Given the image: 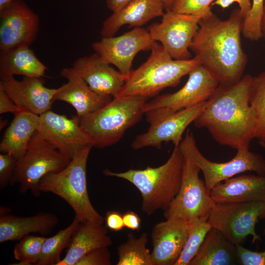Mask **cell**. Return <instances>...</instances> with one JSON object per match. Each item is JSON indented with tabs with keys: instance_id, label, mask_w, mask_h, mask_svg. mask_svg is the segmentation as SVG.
I'll list each match as a JSON object with an SVG mask.
<instances>
[{
	"instance_id": "obj_6",
	"label": "cell",
	"mask_w": 265,
	"mask_h": 265,
	"mask_svg": "<svg viewBox=\"0 0 265 265\" xmlns=\"http://www.w3.org/2000/svg\"><path fill=\"white\" fill-rule=\"evenodd\" d=\"M92 145L78 153L62 170L49 173L40 180L41 192L53 193L71 207L80 222L103 224L104 218L93 206L88 193L86 165Z\"/></svg>"
},
{
	"instance_id": "obj_37",
	"label": "cell",
	"mask_w": 265,
	"mask_h": 265,
	"mask_svg": "<svg viewBox=\"0 0 265 265\" xmlns=\"http://www.w3.org/2000/svg\"><path fill=\"white\" fill-rule=\"evenodd\" d=\"M111 256L108 247L96 249L86 254L76 265H110Z\"/></svg>"
},
{
	"instance_id": "obj_26",
	"label": "cell",
	"mask_w": 265,
	"mask_h": 265,
	"mask_svg": "<svg viewBox=\"0 0 265 265\" xmlns=\"http://www.w3.org/2000/svg\"><path fill=\"white\" fill-rule=\"evenodd\" d=\"M48 68L29 46H21L0 52V77L14 75L43 77Z\"/></svg>"
},
{
	"instance_id": "obj_10",
	"label": "cell",
	"mask_w": 265,
	"mask_h": 265,
	"mask_svg": "<svg viewBox=\"0 0 265 265\" xmlns=\"http://www.w3.org/2000/svg\"><path fill=\"white\" fill-rule=\"evenodd\" d=\"M265 203L262 202L216 203L212 209L208 221L234 244H241L248 236L252 242L260 240L256 225L265 218Z\"/></svg>"
},
{
	"instance_id": "obj_25",
	"label": "cell",
	"mask_w": 265,
	"mask_h": 265,
	"mask_svg": "<svg viewBox=\"0 0 265 265\" xmlns=\"http://www.w3.org/2000/svg\"><path fill=\"white\" fill-rule=\"evenodd\" d=\"M39 115L27 110L14 114L0 143V151L8 153L17 160L25 153L29 141L37 130Z\"/></svg>"
},
{
	"instance_id": "obj_29",
	"label": "cell",
	"mask_w": 265,
	"mask_h": 265,
	"mask_svg": "<svg viewBox=\"0 0 265 265\" xmlns=\"http://www.w3.org/2000/svg\"><path fill=\"white\" fill-rule=\"evenodd\" d=\"M80 222L75 217L72 223L66 228L60 230L53 237L46 238L36 265H56L61 260L62 251L68 247L72 235Z\"/></svg>"
},
{
	"instance_id": "obj_14",
	"label": "cell",
	"mask_w": 265,
	"mask_h": 265,
	"mask_svg": "<svg viewBox=\"0 0 265 265\" xmlns=\"http://www.w3.org/2000/svg\"><path fill=\"white\" fill-rule=\"evenodd\" d=\"M39 18L23 0H12L0 8V51L29 46L36 40Z\"/></svg>"
},
{
	"instance_id": "obj_38",
	"label": "cell",
	"mask_w": 265,
	"mask_h": 265,
	"mask_svg": "<svg viewBox=\"0 0 265 265\" xmlns=\"http://www.w3.org/2000/svg\"><path fill=\"white\" fill-rule=\"evenodd\" d=\"M106 227L113 232H118L124 227L123 214L116 211H108L104 218Z\"/></svg>"
},
{
	"instance_id": "obj_19",
	"label": "cell",
	"mask_w": 265,
	"mask_h": 265,
	"mask_svg": "<svg viewBox=\"0 0 265 265\" xmlns=\"http://www.w3.org/2000/svg\"><path fill=\"white\" fill-rule=\"evenodd\" d=\"M60 75L67 82L57 88L53 102L58 100L69 104L79 118L97 111L111 100V96L92 90L72 67L63 68Z\"/></svg>"
},
{
	"instance_id": "obj_11",
	"label": "cell",
	"mask_w": 265,
	"mask_h": 265,
	"mask_svg": "<svg viewBox=\"0 0 265 265\" xmlns=\"http://www.w3.org/2000/svg\"><path fill=\"white\" fill-rule=\"evenodd\" d=\"M200 171L197 166L184 158L181 186L169 206L164 211L166 219L191 222L197 218H208L216 203L211 198L204 181L199 178Z\"/></svg>"
},
{
	"instance_id": "obj_23",
	"label": "cell",
	"mask_w": 265,
	"mask_h": 265,
	"mask_svg": "<svg viewBox=\"0 0 265 265\" xmlns=\"http://www.w3.org/2000/svg\"><path fill=\"white\" fill-rule=\"evenodd\" d=\"M107 228L90 221L80 222L71 238L65 257L56 265H76L86 254L112 244Z\"/></svg>"
},
{
	"instance_id": "obj_32",
	"label": "cell",
	"mask_w": 265,
	"mask_h": 265,
	"mask_svg": "<svg viewBox=\"0 0 265 265\" xmlns=\"http://www.w3.org/2000/svg\"><path fill=\"white\" fill-rule=\"evenodd\" d=\"M46 238L44 237L28 235L19 240L13 250L14 257L18 262L12 265H37Z\"/></svg>"
},
{
	"instance_id": "obj_9",
	"label": "cell",
	"mask_w": 265,
	"mask_h": 265,
	"mask_svg": "<svg viewBox=\"0 0 265 265\" xmlns=\"http://www.w3.org/2000/svg\"><path fill=\"white\" fill-rule=\"evenodd\" d=\"M184 158L200 169L203 173L206 188L210 193L217 184L235 175L254 171L265 175V159L261 155L248 149H238L234 157L224 162H216L206 158L199 150L193 134L189 130L179 145Z\"/></svg>"
},
{
	"instance_id": "obj_18",
	"label": "cell",
	"mask_w": 265,
	"mask_h": 265,
	"mask_svg": "<svg viewBox=\"0 0 265 265\" xmlns=\"http://www.w3.org/2000/svg\"><path fill=\"white\" fill-rule=\"evenodd\" d=\"M190 224L171 218L154 225L151 232L153 265H175L187 239Z\"/></svg>"
},
{
	"instance_id": "obj_1",
	"label": "cell",
	"mask_w": 265,
	"mask_h": 265,
	"mask_svg": "<svg viewBox=\"0 0 265 265\" xmlns=\"http://www.w3.org/2000/svg\"><path fill=\"white\" fill-rule=\"evenodd\" d=\"M243 20L239 8L225 20L212 12L201 19L190 44L194 57L219 84H233L243 76L247 63L241 42Z\"/></svg>"
},
{
	"instance_id": "obj_5",
	"label": "cell",
	"mask_w": 265,
	"mask_h": 265,
	"mask_svg": "<svg viewBox=\"0 0 265 265\" xmlns=\"http://www.w3.org/2000/svg\"><path fill=\"white\" fill-rule=\"evenodd\" d=\"M147 99L138 96L113 97L102 108L79 118L80 125L93 147L101 149L111 146L141 120Z\"/></svg>"
},
{
	"instance_id": "obj_44",
	"label": "cell",
	"mask_w": 265,
	"mask_h": 265,
	"mask_svg": "<svg viewBox=\"0 0 265 265\" xmlns=\"http://www.w3.org/2000/svg\"><path fill=\"white\" fill-rule=\"evenodd\" d=\"M166 11L170 10L175 0H161Z\"/></svg>"
},
{
	"instance_id": "obj_28",
	"label": "cell",
	"mask_w": 265,
	"mask_h": 265,
	"mask_svg": "<svg viewBox=\"0 0 265 265\" xmlns=\"http://www.w3.org/2000/svg\"><path fill=\"white\" fill-rule=\"evenodd\" d=\"M148 240L146 233L138 238L130 233L127 241L117 248V265H153L151 253L146 247Z\"/></svg>"
},
{
	"instance_id": "obj_7",
	"label": "cell",
	"mask_w": 265,
	"mask_h": 265,
	"mask_svg": "<svg viewBox=\"0 0 265 265\" xmlns=\"http://www.w3.org/2000/svg\"><path fill=\"white\" fill-rule=\"evenodd\" d=\"M71 159L64 156L36 131L24 155L17 160L10 185H19L21 193L30 191L35 197L41 194L39 183L46 175L64 168Z\"/></svg>"
},
{
	"instance_id": "obj_20",
	"label": "cell",
	"mask_w": 265,
	"mask_h": 265,
	"mask_svg": "<svg viewBox=\"0 0 265 265\" xmlns=\"http://www.w3.org/2000/svg\"><path fill=\"white\" fill-rule=\"evenodd\" d=\"M72 67L92 90L113 97L119 93L128 77L103 61L96 53L78 58Z\"/></svg>"
},
{
	"instance_id": "obj_42",
	"label": "cell",
	"mask_w": 265,
	"mask_h": 265,
	"mask_svg": "<svg viewBox=\"0 0 265 265\" xmlns=\"http://www.w3.org/2000/svg\"><path fill=\"white\" fill-rule=\"evenodd\" d=\"M132 0H106L107 8L112 12L120 10Z\"/></svg>"
},
{
	"instance_id": "obj_31",
	"label": "cell",
	"mask_w": 265,
	"mask_h": 265,
	"mask_svg": "<svg viewBox=\"0 0 265 265\" xmlns=\"http://www.w3.org/2000/svg\"><path fill=\"white\" fill-rule=\"evenodd\" d=\"M208 218H197L190 222L187 239L175 265H189L195 256L207 233L212 228Z\"/></svg>"
},
{
	"instance_id": "obj_36",
	"label": "cell",
	"mask_w": 265,
	"mask_h": 265,
	"mask_svg": "<svg viewBox=\"0 0 265 265\" xmlns=\"http://www.w3.org/2000/svg\"><path fill=\"white\" fill-rule=\"evenodd\" d=\"M235 246L238 265H265V251H253L244 248L241 244Z\"/></svg>"
},
{
	"instance_id": "obj_39",
	"label": "cell",
	"mask_w": 265,
	"mask_h": 265,
	"mask_svg": "<svg viewBox=\"0 0 265 265\" xmlns=\"http://www.w3.org/2000/svg\"><path fill=\"white\" fill-rule=\"evenodd\" d=\"M25 109L17 106L0 86V113H13L14 114Z\"/></svg>"
},
{
	"instance_id": "obj_34",
	"label": "cell",
	"mask_w": 265,
	"mask_h": 265,
	"mask_svg": "<svg viewBox=\"0 0 265 265\" xmlns=\"http://www.w3.org/2000/svg\"><path fill=\"white\" fill-rule=\"evenodd\" d=\"M215 0H175L171 10L178 13L201 17L212 13L211 5Z\"/></svg>"
},
{
	"instance_id": "obj_40",
	"label": "cell",
	"mask_w": 265,
	"mask_h": 265,
	"mask_svg": "<svg viewBox=\"0 0 265 265\" xmlns=\"http://www.w3.org/2000/svg\"><path fill=\"white\" fill-rule=\"evenodd\" d=\"M235 2L238 4L240 13L244 19L251 7L250 0H215L212 5H217L225 9Z\"/></svg>"
},
{
	"instance_id": "obj_21",
	"label": "cell",
	"mask_w": 265,
	"mask_h": 265,
	"mask_svg": "<svg viewBox=\"0 0 265 265\" xmlns=\"http://www.w3.org/2000/svg\"><path fill=\"white\" fill-rule=\"evenodd\" d=\"M164 8L161 0H132L120 10L113 12L103 23L102 37L114 36L123 26L141 27L151 20L162 17Z\"/></svg>"
},
{
	"instance_id": "obj_47",
	"label": "cell",
	"mask_w": 265,
	"mask_h": 265,
	"mask_svg": "<svg viewBox=\"0 0 265 265\" xmlns=\"http://www.w3.org/2000/svg\"><path fill=\"white\" fill-rule=\"evenodd\" d=\"M264 233H265V229H264Z\"/></svg>"
},
{
	"instance_id": "obj_3",
	"label": "cell",
	"mask_w": 265,
	"mask_h": 265,
	"mask_svg": "<svg viewBox=\"0 0 265 265\" xmlns=\"http://www.w3.org/2000/svg\"><path fill=\"white\" fill-rule=\"evenodd\" d=\"M184 161L179 146H174L169 158L159 167L131 169L123 172L106 169L103 173L126 180L134 186L142 196L143 212L151 215L158 210L165 211L178 193L182 181Z\"/></svg>"
},
{
	"instance_id": "obj_45",
	"label": "cell",
	"mask_w": 265,
	"mask_h": 265,
	"mask_svg": "<svg viewBox=\"0 0 265 265\" xmlns=\"http://www.w3.org/2000/svg\"><path fill=\"white\" fill-rule=\"evenodd\" d=\"M12 0H0V8L8 3Z\"/></svg>"
},
{
	"instance_id": "obj_16",
	"label": "cell",
	"mask_w": 265,
	"mask_h": 265,
	"mask_svg": "<svg viewBox=\"0 0 265 265\" xmlns=\"http://www.w3.org/2000/svg\"><path fill=\"white\" fill-rule=\"evenodd\" d=\"M205 103L178 111L150 125L146 132L135 137L131 144L132 148L138 150L150 146L160 148L162 142L169 141L174 146H178L186 129L200 115Z\"/></svg>"
},
{
	"instance_id": "obj_43",
	"label": "cell",
	"mask_w": 265,
	"mask_h": 265,
	"mask_svg": "<svg viewBox=\"0 0 265 265\" xmlns=\"http://www.w3.org/2000/svg\"><path fill=\"white\" fill-rule=\"evenodd\" d=\"M261 28L262 34V37L265 39V0H264Z\"/></svg>"
},
{
	"instance_id": "obj_35",
	"label": "cell",
	"mask_w": 265,
	"mask_h": 265,
	"mask_svg": "<svg viewBox=\"0 0 265 265\" xmlns=\"http://www.w3.org/2000/svg\"><path fill=\"white\" fill-rule=\"evenodd\" d=\"M17 159L8 153L0 154V188L10 183L15 170Z\"/></svg>"
},
{
	"instance_id": "obj_8",
	"label": "cell",
	"mask_w": 265,
	"mask_h": 265,
	"mask_svg": "<svg viewBox=\"0 0 265 265\" xmlns=\"http://www.w3.org/2000/svg\"><path fill=\"white\" fill-rule=\"evenodd\" d=\"M188 75L186 83L177 91L146 102L143 111L150 125L178 111L206 102L219 85L216 79L201 65L193 69Z\"/></svg>"
},
{
	"instance_id": "obj_2",
	"label": "cell",
	"mask_w": 265,
	"mask_h": 265,
	"mask_svg": "<svg viewBox=\"0 0 265 265\" xmlns=\"http://www.w3.org/2000/svg\"><path fill=\"white\" fill-rule=\"evenodd\" d=\"M252 77L247 74L233 84H219L193 122L195 126L206 129L221 145L248 149L256 134L249 103Z\"/></svg>"
},
{
	"instance_id": "obj_12",
	"label": "cell",
	"mask_w": 265,
	"mask_h": 265,
	"mask_svg": "<svg viewBox=\"0 0 265 265\" xmlns=\"http://www.w3.org/2000/svg\"><path fill=\"white\" fill-rule=\"evenodd\" d=\"M160 23H153L148 28L153 39L160 42L173 59L191 58L190 46L198 28L201 17L166 11Z\"/></svg>"
},
{
	"instance_id": "obj_41",
	"label": "cell",
	"mask_w": 265,
	"mask_h": 265,
	"mask_svg": "<svg viewBox=\"0 0 265 265\" xmlns=\"http://www.w3.org/2000/svg\"><path fill=\"white\" fill-rule=\"evenodd\" d=\"M124 227L133 231H139L141 227V218L132 211H128L123 214Z\"/></svg>"
},
{
	"instance_id": "obj_24",
	"label": "cell",
	"mask_w": 265,
	"mask_h": 265,
	"mask_svg": "<svg viewBox=\"0 0 265 265\" xmlns=\"http://www.w3.org/2000/svg\"><path fill=\"white\" fill-rule=\"evenodd\" d=\"M58 223L57 217L51 213H39L27 217L9 214L0 216V242L20 240L30 233H50Z\"/></svg>"
},
{
	"instance_id": "obj_22",
	"label": "cell",
	"mask_w": 265,
	"mask_h": 265,
	"mask_svg": "<svg viewBox=\"0 0 265 265\" xmlns=\"http://www.w3.org/2000/svg\"><path fill=\"white\" fill-rule=\"evenodd\" d=\"M210 194L216 203H265V175H241L229 178L216 185Z\"/></svg>"
},
{
	"instance_id": "obj_30",
	"label": "cell",
	"mask_w": 265,
	"mask_h": 265,
	"mask_svg": "<svg viewBox=\"0 0 265 265\" xmlns=\"http://www.w3.org/2000/svg\"><path fill=\"white\" fill-rule=\"evenodd\" d=\"M249 103L255 120V138L262 143L265 141V70L252 77Z\"/></svg>"
},
{
	"instance_id": "obj_17",
	"label": "cell",
	"mask_w": 265,
	"mask_h": 265,
	"mask_svg": "<svg viewBox=\"0 0 265 265\" xmlns=\"http://www.w3.org/2000/svg\"><path fill=\"white\" fill-rule=\"evenodd\" d=\"M42 77H14L1 79V86L14 103L23 109L40 115L51 110L57 88L44 85Z\"/></svg>"
},
{
	"instance_id": "obj_46",
	"label": "cell",
	"mask_w": 265,
	"mask_h": 265,
	"mask_svg": "<svg viewBox=\"0 0 265 265\" xmlns=\"http://www.w3.org/2000/svg\"><path fill=\"white\" fill-rule=\"evenodd\" d=\"M260 143L265 148V141Z\"/></svg>"
},
{
	"instance_id": "obj_48",
	"label": "cell",
	"mask_w": 265,
	"mask_h": 265,
	"mask_svg": "<svg viewBox=\"0 0 265 265\" xmlns=\"http://www.w3.org/2000/svg\"></svg>"
},
{
	"instance_id": "obj_13",
	"label": "cell",
	"mask_w": 265,
	"mask_h": 265,
	"mask_svg": "<svg viewBox=\"0 0 265 265\" xmlns=\"http://www.w3.org/2000/svg\"><path fill=\"white\" fill-rule=\"evenodd\" d=\"M156 42L148 29L138 27L118 36L102 37L91 47L103 61L128 77L135 55L140 51H150Z\"/></svg>"
},
{
	"instance_id": "obj_49",
	"label": "cell",
	"mask_w": 265,
	"mask_h": 265,
	"mask_svg": "<svg viewBox=\"0 0 265 265\" xmlns=\"http://www.w3.org/2000/svg\"></svg>"
},
{
	"instance_id": "obj_33",
	"label": "cell",
	"mask_w": 265,
	"mask_h": 265,
	"mask_svg": "<svg viewBox=\"0 0 265 265\" xmlns=\"http://www.w3.org/2000/svg\"><path fill=\"white\" fill-rule=\"evenodd\" d=\"M264 0H252L251 7L244 18L242 34L250 41H258L262 38L261 20Z\"/></svg>"
},
{
	"instance_id": "obj_27",
	"label": "cell",
	"mask_w": 265,
	"mask_h": 265,
	"mask_svg": "<svg viewBox=\"0 0 265 265\" xmlns=\"http://www.w3.org/2000/svg\"><path fill=\"white\" fill-rule=\"evenodd\" d=\"M238 265L236 246L219 230L212 228L189 265Z\"/></svg>"
},
{
	"instance_id": "obj_15",
	"label": "cell",
	"mask_w": 265,
	"mask_h": 265,
	"mask_svg": "<svg viewBox=\"0 0 265 265\" xmlns=\"http://www.w3.org/2000/svg\"><path fill=\"white\" fill-rule=\"evenodd\" d=\"M37 131L70 159L87 146H93L91 139L81 128L77 115L69 118L49 110L39 115Z\"/></svg>"
},
{
	"instance_id": "obj_4",
	"label": "cell",
	"mask_w": 265,
	"mask_h": 265,
	"mask_svg": "<svg viewBox=\"0 0 265 265\" xmlns=\"http://www.w3.org/2000/svg\"><path fill=\"white\" fill-rule=\"evenodd\" d=\"M150 51L146 61L131 71L116 96L152 97L165 88L176 86L184 76L201 65L195 57L173 59L157 42Z\"/></svg>"
}]
</instances>
